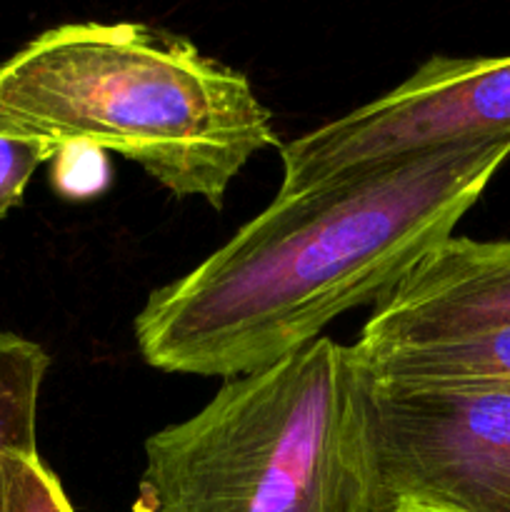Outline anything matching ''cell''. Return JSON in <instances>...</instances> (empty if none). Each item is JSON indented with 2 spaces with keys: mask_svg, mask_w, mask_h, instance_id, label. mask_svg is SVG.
I'll return each mask as SVG.
<instances>
[{
  "mask_svg": "<svg viewBox=\"0 0 510 512\" xmlns=\"http://www.w3.org/2000/svg\"><path fill=\"white\" fill-rule=\"evenodd\" d=\"M48 370L43 345L0 330V455L38 450V408Z\"/></svg>",
  "mask_w": 510,
  "mask_h": 512,
  "instance_id": "8",
  "label": "cell"
},
{
  "mask_svg": "<svg viewBox=\"0 0 510 512\" xmlns=\"http://www.w3.org/2000/svg\"><path fill=\"white\" fill-rule=\"evenodd\" d=\"M510 158V138L393 160L273 203L135 315L150 368L240 378L378 305L455 225Z\"/></svg>",
  "mask_w": 510,
  "mask_h": 512,
  "instance_id": "1",
  "label": "cell"
},
{
  "mask_svg": "<svg viewBox=\"0 0 510 512\" xmlns=\"http://www.w3.org/2000/svg\"><path fill=\"white\" fill-rule=\"evenodd\" d=\"M510 138V55H433L398 88L280 145L278 193H298L393 160Z\"/></svg>",
  "mask_w": 510,
  "mask_h": 512,
  "instance_id": "5",
  "label": "cell"
},
{
  "mask_svg": "<svg viewBox=\"0 0 510 512\" xmlns=\"http://www.w3.org/2000/svg\"><path fill=\"white\" fill-rule=\"evenodd\" d=\"M50 185L65 200L98 198L110 185L108 153L88 143H65L50 160Z\"/></svg>",
  "mask_w": 510,
  "mask_h": 512,
  "instance_id": "10",
  "label": "cell"
},
{
  "mask_svg": "<svg viewBox=\"0 0 510 512\" xmlns=\"http://www.w3.org/2000/svg\"><path fill=\"white\" fill-rule=\"evenodd\" d=\"M368 408L385 512H510V393L368 370Z\"/></svg>",
  "mask_w": 510,
  "mask_h": 512,
  "instance_id": "4",
  "label": "cell"
},
{
  "mask_svg": "<svg viewBox=\"0 0 510 512\" xmlns=\"http://www.w3.org/2000/svg\"><path fill=\"white\" fill-rule=\"evenodd\" d=\"M130 512H385L368 368L320 335L145 440Z\"/></svg>",
  "mask_w": 510,
  "mask_h": 512,
  "instance_id": "3",
  "label": "cell"
},
{
  "mask_svg": "<svg viewBox=\"0 0 510 512\" xmlns=\"http://www.w3.org/2000/svg\"><path fill=\"white\" fill-rule=\"evenodd\" d=\"M0 512H78L38 450L0 455Z\"/></svg>",
  "mask_w": 510,
  "mask_h": 512,
  "instance_id": "9",
  "label": "cell"
},
{
  "mask_svg": "<svg viewBox=\"0 0 510 512\" xmlns=\"http://www.w3.org/2000/svg\"><path fill=\"white\" fill-rule=\"evenodd\" d=\"M365 368L378 378L425 385H460L510 393V323L448 338L363 348Z\"/></svg>",
  "mask_w": 510,
  "mask_h": 512,
  "instance_id": "7",
  "label": "cell"
},
{
  "mask_svg": "<svg viewBox=\"0 0 510 512\" xmlns=\"http://www.w3.org/2000/svg\"><path fill=\"white\" fill-rule=\"evenodd\" d=\"M53 155L55 145L0 123V218L23 203L30 178L40 165L50 163Z\"/></svg>",
  "mask_w": 510,
  "mask_h": 512,
  "instance_id": "11",
  "label": "cell"
},
{
  "mask_svg": "<svg viewBox=\"0 0 510 512\" xmlns=\"http://www.w3.org/2000/svg\"><path fill=\"white\" fill-rule=\"evenodd\" d=\"M510 323V240L448 238L373 308L358 345L448 338Z\"/></svg>",
  "mask_w": 510,
  "mask_h": 512,
  "instance_id": "6",
  "label": "cell"
},
{
  "mask_svg": "<svg viewBox=\"0 0 510 512\" xmlns=\"http://www.w3.org/2000/svg\"><path fill=\"white\" fill-rule=\"evenodd\" d=\"M0 123L120 155L215 210L248 160L280 145L240 70L143 23H65L25 43L0 65Z\"/></svg>",
  "mask_w": 510,
  "mask_h": 512,
  "instance_id": "2",
  "label": "cell"
}]
</instances>
